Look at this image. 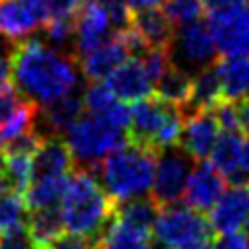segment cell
Returning <instances> with one entry per match:
<instances>
[{
	"instance_id": "obj_1",
	"label": "cell",
	"mask_w": 249,
	"mask_h": 249,
	"mask_svg": "<svg viewBox=\"0 0 249 249\" xmlns=\"http://www.w3.org/2000/svg\"><path fill=\"white\" fill-rule=\"evenodd\" d=\"M76 60L37 39L15 43L11 50V78L23 99L46 107L72 95L78 85Z\"/></svg>"
},
{
	"instance_id": "obj_2",
	"label": "cell",
	"mask_w": 249,
	"mask_h": 249,
	"mask_svg": "<svg viewBox=\"0 0 249 249\" xmlns=\"http://www.w3.org/2000/svg\"><path fill=\"white\" fill-rule=\"evenodd\" d=\"M60 210L70 235L91 239L99 247L103 231L113 218L115 204L105 194L93 171L78 169L68 177Z\"/></svg>"
},
{
	"instance_id": "obj_3",
	"label": "cell",
	"mask_w": 249,
	"mask_h": 249,
	"mask_svg": "<svg viewBox=\"0 0 249 249\" xmlns=\"http://www.w3.org/2000/svg\"><path fill=\"white\" fill-rule=\"evenodd\" d=\"M157 157L153 150L126 142L97 169V179L113 204L140 198L153 192Z\"/></svg>"
},
{
	"instance_id": "obj_4",
	"label": "cell",
	"mask_w": 249,
	"mask_h": 249,
	"mask_svg": "<svg viewBox=\"0 0 249 249\" xmlns=\"http://www.w3.org/2000/svg\"><path fill=\"white\" fill-rule=\"evenodd\" d=\"M183 126L185 111L153 95L132 105L128 140L161 155L165 150L179 148Z\"/></svg>"
},
{
	"instance_id": "obj_5",
	"label": "cell",
	"mask_w": 249,
	"mask_h": 249,
	"mask_svg": "<svg viewBox=\"0 0 249 249\" xmlns=\"http://www.w3.org/2000/svg\"><path fill=\"white\" fill-rule=\"evenodd\" d=\"M128 142L126 130L113 126L107 120L97 115H83L72 128L66 132V144L72 153L76 165H81L85 171H97V165H101L111 153Z\"/></svg>"
},
{
	"instance_id": "obj_6",
	"label": "cell",
	"mask_w": 249,
	"mask_h": 249,
	"mask_svg": "<svg viewBox=\"0 0 249 249\" xmlns=\"http://www.w3.org/2000/svg\"><path fill=\"white\" fill-rule=\"evenodd\" d=\"M153 233L157 241H161L169 249H181L192 243L204 241V239H212L214 231L202 212L175 204V206L161 208Z\"/></svg>"
},
{
	"instance_id": "obj_7",
	"label": "cell",
	"mask_w": 249,
	"mask_h": 249,
	"mask_svg": "<svg viewBox=\"0 0 249 249\" xmlns=\"http://www.w3.org/2000/svg\"><path fill=\"white\" fill-rule=\"evenodd\" d=\"M216 43L212 37V31L208 23L194 21L190 25H183L179 31H175V39L171 43V58L177 68L185 70H200L212 66L216 60Z\"/></svg>"
},
{
	"instance_id": "obj_8",
	"label": "cell",
	"mask_w": 249,
	"mask_h": 249,
	"mask_svg": "<svg viewBox=\"0 0 249 249\" xmlns=\"http://www.w3.org/2000/svg\"><path fill=\"white\" fill-rule=\"evenodd\" d=\"M192 163L194 159L183 153L181 148L165 150L157 157V169H155V183L150 196L161 208L175 206L188 188V179L192 175Z\"/></svg>"
},
{
	"instance_id": "obj_9",
	"label": "cell",
	"mask_w": 249,
	"mask_h": 249,
	"mask_svg": "<svg viewBox=\"0 0 249 249\" xmlns=\"http://www.w3.org/2000/svg\"><path fill=\"white\" fill-rule=\"evenodd\" d=\"M50 19L46 0H0V37L13 46L46 29Z\"/></svg>"
},
{
	"instance_id": "obj_10",
	"label": "cell",
	"mask_w": 249,
	"mask_h": 249,
	"mask_svg": "<svg viewBox=\"0 0 249 249\" xmlns=\"http://www.w3.org/2000/svg\"><path fill=\"white\" fill-rule=\"evenodd\" d=\"M216 50L227 58L249 56V6L208 19Z\"/></svg>"
},
{
	"instance_id": "obj_11",
	"label": "cell",
	"mask_w": 249,
	"mask_h": 249,
	"mask_svg": "<svg viewBox=\"0 0 249 249\" xmlns=\"http://www.w3.org/2000/svg\"><path fill=\"white\" fill-rule=\"evenodd\" d=\"M208 222L214 233L233 235L249 225V181L233 183L210 210Z\"/></svg>"
},
{
	"instance_id": "obj_12",
	"label": "cell",
	"mask_w": 249,
	"mask_h": 249,
	"mask_svg": "<svg viewBox=\"0 0 249 249\" xmlns=\"http://www.w3.org/2000/svg\"><path fill=\"white\" fill-rule=\"evenodd\" d=\"M111 19L101 2L87 0L83 8L76 15V35H74V48L72 58L78 62L83 56L91 54L101 43L107 41L111 35Z\"/></svg>"
},
{
	"instance_id": "obj_13",
	"label": "cell",
	"mask_w": 249,
	"mask_h": 249,
	"mask_svg": "<svg viewBox=\"0 0 249 249\" xmlns=\"http://www.w3.org/2000/svg\"><path fill=\"white\" fill-rule=\"evenodd\" d=\"M220 138V126L212 111L185 113V126L179 148L188 153L194 161H204L212 155L216 142Z\"/></svg>"
},
{
	"instance_id": "obj_14",
	"label": "cell",
	"mask_w": 249,
	"mask_h": 249,
	"mask_svg": "<svg viewBox=\"0 0 249 249\" xmlns=\"http://www.w3.org/2000/svg\"><path fill=\"white\" fill-rule=\"evenodd\" d=\"M227 192V179L206 161L196 163L188 179L183 200L196 212L212 210L220 196Z\"/></svg>"
},
{
	"instance_id": "obj_15",
	"label": "cell",
	"mask_w": 249,
	"mask_h": 249,
	"mask_svg": "<svg viewBox=\"0 0 249 249\" xmlns=\"http://www.w3.org/2000/svg\"><path fill=\"white\" fill-rule=\"evenodd\" d=\"M122 103H138L155 95V85L138 58H130L103 81Z\"/></svg>"
},
{
	"instance_id": "obj_16",
	"label": "cell",
	"mask_w": 249,
	"mask_h": 249,
	"mask_svg": "<svg viewBox=\"0 0 249 249\" xmlns=\"http://www.w3.org/2000/svg\"><path fill=\"white\" fill-rule=\"evenodd\" d=\"M128 56H130V48L126 43V37H124L122 31H115L105 43H101L91 54L78 60V66H81V72L87 81L101 83L113 70H118L128 60Z\"/></svg>"
},
{
	"instance_id": "obj_17",
	"label": "cell",
	"mask_w": 249,
	"mask_h": 249,
	"mask_svg": "<svg viewBox=\"0 0 249 249\" xmlns=\"http://www.w3.org/2000/svg\"><path fill=\"white\" fill-rule=\"evenodd\" d=\"M245 153H247V142L243 134H239V132H222L210 155V165L225 179H231L233 183L247 181Z\"/></svg>"
},
{
	"instance_id": "obj_18",
	"label": "cell",
	"mask_w": 249,
	"mask_h": 249,
	"mask_svg": "<svg viewBox=\"0 0 249 249\" xmlns=\"http://www.w3.org/2000/svg\"><path fill=\"white\" fill-rule=\"evenodd\" d=\"M85 109V97L72 93L56 103L39 107L37 122H41V126H37V130L43 138H60V134H66L83 118Z\"/></svg>"
},
{
	"instance_id": "obj_19",
	"label": "cell",
	"mask_w": 249,
	"mask_h": 249,
	"mask_svg": "<svg viewBox=\"0 0 249 249\" xmlns=\"http://www.w3.org/2000/svg\"><path fill=\"white\" fill-rule=\"evenodd\" d=\"M74 159L66 140L46 138L33 155V179H66L72 175Z\"/></svg>"
},
{
	"instance_id": "obj_20",
	"label": "cell",
	"mask_w": 249,
	"mask_h": 249,
	"mask_svg": "<svg viewBox=\"0 0 249 249\" xmlns=\"http://www.w3.org/2000/svg\"><path fill=\"white\" fill-rule=\"evenodd\" d=\"M130 29L134 31L146 48H165L171 50L175 39V25L167 19V15L159 8L138 11L132 15Z\"/></svg>"
},
{
	"instance_id": "obj_21",
	"label": "cell",
	"mask_w": 249,
	"mask_h": 249,
	"mask_svg": "<svg viewBox=\"0 0 249 249\" xmlns=\"http://www.w3.org/2000/svg\"><path fill=\"white\" fill-rule=\"evenodd\" d=\"M159 214H161V206L155 202L153 196H140V198L115 204L113 218L120 225L142 231V233H150L157 225Z\"/></svg>"
},
{
	"instance_id": "obj_22",
	"label": "cell",
	"mask_w": 249,
	"mask_h": 249,
	"mask_svg": "<svg viewBox=\"0 0 249 249\" xmlns=\"http://www.w3.org/2000/svg\"><path fill=\"white\" fill-rule=\"evenodd\" d=\"M222 99H225V97H222V85H220V78L216 72V66L212 64V66L194 74L192 95H190V101L183 111L185 113L212 111Z\"/></svg>"
},
{
	"instance_id": "obj_23",
	"label": "cell",
	"mask_w": 249,
	"mask_h": 249,
	"mask_svg": "<svg viewBox=\"0 0 249 249\" xmlns=\"http://www.w3.org/2000/svg\"><path fill=\"white\" fill-rule=\"evenodd\" d=\"M216 72L222 85V97L229 101L245 99L249 93V56L225 58L216 64Z\"/></svg>"
},
{
	"instance_id": "obj_24",
	"label": "cell",
	"mask_w": 249,
	"mask_h": 249,
	"mask_svg": "<svg viewBox=\"0 0 249 249\" xmlns=\"http://www.w3.org/2000/svg\"><path fill=\"white\" fill-rule=\"evenodd\" d=\"M192 81H194V76L190 72H185V70L177 68L173 64L155 85V95L159 99L185 109V105L190 101V95H192Z\"/></svg>"
},
{
	"instance_id": "obj_25",
	"label": "cell",
	"mask_w": 249,
	"mask_h": 249,
	"mask_svg": "<svg viewBox=\"0 0 249 249\" xmlns=\"http://www.w3.org/2000/svg\"><path fill=\"white\" fill-rule=\"evenodd\" d=\"M27 231L35 239V243L43 249H46L50 243H54L56 239L62 237V231H66L60 206H52V208L31 212L29 220H27Z\"/></svg>"
},
{
	"instance_id": "obj_26",
	"label": "cell",
	"mask_w": 249,
	"mask_h": 249,
	"mask_svg": "<svg viewBox=\"0 0 249 249\" xmlns=\"http://www.w3.org/2000/svg\"><path fill=\"white\" fill-rule=\"evenodd\" d=\"M150 247H153L150 233H142V231L120 225L115 218H111V222L99 239V249H150Z\"/></svg>"
},
{
	"instance_id": "obj_27",
	"label": "cell",
	"mask_w": 249,
	"mask_h": 249,
	"mask_svg": "<svg viewBox=\"0 0 249 249\" xmlns=\"http://www.w3.org/2000/svg\"><path fill=\"white\" fill-rule=\"evenodd\" d=\"M66 181H68V177L66 179H33L23 196L27 210L35 212V210L60 206Z\"/></svg>"
},
{
	"instance_id": "obj_28",
	"label": "cell",
	"mask_w": 249,
	"mask_h": 249,
	"mask_svg": "<svg viewBox=\"0 0 249 249\" xmlns=\"http://www.w3.org/2000/svg\"><path fill=\"white\" fill-rule=\"evenodd\" d=\"M27 206L21 194L17 192H6L0 198V235L4 233H13L27 227Z\"/></svg>"
},
{
	"instance_id": "obj_29",
	"label": "cell",
	"mask_w": 249,
	"mask_h": 249,
	"mask_svg": "<svg viewBox=\"0 0 249 249\" xmlns=\"http://www.w3.org/2000/svg\"><path fill=\"white\" fill-rule=\"evenodd\" d=\"M4 181L8 192H25L33 181V157L29 155H4Z\"/></svg>"
},
{
	"instance_id": "obj_30",
	"label": "cell",
	"mask_w": 249,
	"mask_h": 249,
	"mask_svg": "<svg viewBox=\"0 0 249 249\" xmlns=\"http://www.w3.org/2000/svg\"><path fill=\"white\" fill-rule=\"evenodd\" d=\"M204 11L202 0H165L163 13L173 25H190L194 21H200V15Z\"/></svg>"
},
{
	"instance_id": "obj_31",
	"label": "cell",
	"mask_w": 249,
	"mask_h": 249,
	"mask_svg": "<svg viewBox=\"0 0 249 249\" xmlns=\"http://www.w3.org/2000/svg\"><path fill=\"white\" fill-rule=\"evenodd\" d=\"M46 37L56 50H62L66 46L74 48V35H76V17L70 19H50L46 25Z\"/></svg>"
},
{
	"instance_id": "obj_32",
	"label": "cell",
	"mask_w": 249,
	"mask_h": 249,
	"mask_svg": "<svg viewBox=\"0 0 249 249\" xmlns=\"http://www.w3.org/2000/svg\"><path fill=\"white\" fill-rule=\"evenodd\" d=\"M23 95L8 83V85H0V126H4L6 122H11L19 109L25 105Z\"/></svg>"
},
{
	"instance_id": "obj_33",
	"label": "cell",
	"mask_w": 249,
	"mask_h": 249,
	"mask_svg": "<svg viewBox=\"0 0 249 249\" xmlns=\"http://www.w3.org/2000/svg\"><path fill=\"white\" fill-rule=\"evenodd\" d=\"M103 4V8L107 11L111 25L118 27V31H126L132 23V8L128 4V0H99Z\"/></svg>"
},
{
	"instance_id": "obj_34",
	"label": "cell",
	"mask_w": 249,
	"mask_h": 249,
	"mask_svg": "<svg viewBox=\"0 0 249 249\" xmlns=\"http://www.w3.org/2000/svg\"><path fill=\"white\" fill-rule=\"evenodd\" d=\"M0 249H43V247L35 243V239L25 227L19 231H13V233L0 235Z\"/></svg>"
},
{
	"instance_id": "obj_35",
	"label": "cell",
	"mask_w": 249,
	"mask_h": 249,
	"mask_svg": "<svg viewBox=\"0 0 249 249\" xmlns=\"http://www.w3.org/2000/svg\"><path fill=\"white\" fill-rule=\"evenodd\" d=\"M46 2L52 19H70V17L78 15L85 0H46Z\"/></svg>"
},
{
	"instance_id": "obj_36",
	"label": "cell",
	"mask_w": 249,
	"mask_h": 249,
	"mask_svg": "<svg viewBox=\"0 0 249 249\" xmlns=\"http://www.w3.org/2000/svg\"><path fill=\"white\" fill-rule=\"evenodd\" d=\"M46 249H99L91 239H85V237H78V235H62L60 239H56L54 243H50Z\"/></svg>"
},
{
	"instance_id": "obj_37",
	"label": "cell",
	"mask_w": 249,
	"mask_h": 249,
	"mask_svg": "<svg viewBox=\"0 0 249 249\" xmlns=\"http://www.w3.org/2000/svg\"><path fill=\"white\" fill-rule=\"evenodd\" d=\"M204 8L208 11L210 17L222 15V13H231V11H239L249 4V0H202Z\"/></svg>"
},
{
	"instance_id": "obj_38",
	"label": "cell",
	"mask_w": 249,
	"mask_h": 249,
	"mask_svg": "<svg viewBox=\"0 0 249 249\" xmlns=\"http://www.w3.org/2000/svg\"><path fill=\"white\" fill-rule=\"evenodd\" d=\"M237 105V132L249 138V99H239Z\"/></svg>"
},
{
	"instance_id": "obj_39",
	"label": "cell",
	"mask_w": 249,
	"mask_h": 249,
	"mask_svg": "<svg viewBox=\"0 0 249 249\" xmlns=\"http://www.w3.org/2000/svg\"><path fill=\"white\" fill-rule=\"evenodd\" d=\"M214 249H249V245L241 233H233V235H220L218 241L214 243Z\"/></svg>"
},
{
	"instance_id": "obj_40",
	"label": "cell",
	"mask_w": 249,
	"mask_h": 249,
	"mask_svg": "<svg viewBox=\"0 0 249 249\" xmlns=\"http://www.w3.org/2000/svg\"><path fill=\"white\" fill-rule=\"evenodd\" d=\"M8 78H11V52L4 54L0 50V85H8Z\"/></svg>"
},
{
	"instance_id": "obj_41",
	"label": "cell",
	"mask_w": 249,
	"mask_h": 249,
	"mask_svg": "<svg viewBox=\"0 0 249 249\" xmlns=\"http://www.w3.org/2000/svg\"><path fill=\"white\" fill-rule=\"evenodd\" d=\"M130 8L134 13L138 11H150V8H159L161 4H165V0H128Z\"/></svg>"
},
{
	"instance_id": "obj_42",
	"label": "cell",
	"mask_w": 249,
	"mask_h": 249,
	"mask_svg": "<svg viewBox=\"0 0 249 249\" xmlns=\"http://www.w3.org/2000/svg\"><path fill=\"white\" fill-rule=\"evenodd\" d=\"M181 249H214V243H212V239H204V241L192 243V245H188V247H181Z\"/></svg>"
},
{
	"instance_id": "obj_43",
	"label": "cell",
	"mask_w": 249,
	"mask_h": 249,
	"mask_svg": "<svg viewBox=\"0 0 249 249\" xmlns=\"http://www.w3.org/2000/svg\"><path fill=\"white\" fill-rule=\"evenodd\" d=\"M8 192V185H6V181H4V177H2V173H0V198Z\"/></svg>"
},
{
	"instance_id": "obj_44",
	"label": "cell",
	"mask_w": 249,
	"mask_h": 249,
	"mask_svg": "<svg viewBox=\"0 0 249 249\" xmlns=\"http://www.w3.org/2000/svg\"><path fill=\"white\" fill-rule=\"evenodd\" d=\"M245 175L249 177V140H247V153H245Z\"/></svg>"
},
{
	"instance_id": "obj_45",
	"label": "cell",
	"mask_w": 249,
	"mask_h": 249,
	"mask_svg": "<svg viewBox=\"0 0 249 249\" xmlns=\"http://www.w3.org/2000/svg\"><path fill=\"white\" fill-rule=\"evenodd\" d=\"M150 249H169L167 245H163L161 241H157V239H155V241H153V247H150Z\"/></svg>"
},
{
	"instance_id": "obj_46",
	"label": "cell",
	"mask_w": 249,
	"mask_h": 249,
	"mask_svg": "<svg viewBox=\"0 0 249 249\" xmlns=\"http://www.w3.org/2000/svg\"><path fill=\"white\" fill-rule=\"evenodd\" d=\"M243 237H245V241H247V245H249V225L245 227V233H243Z\"/></svg>"
}]
</instances>
